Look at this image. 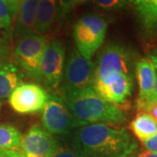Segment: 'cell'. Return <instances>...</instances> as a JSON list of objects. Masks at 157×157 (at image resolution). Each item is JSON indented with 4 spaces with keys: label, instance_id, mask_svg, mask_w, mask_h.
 I'll return each mask as SVG.
<instances>
[{
    "label": "cell",
    "instance_id": "1",
    "mask_svg": "<svg viewBox=\"0 0 157 157\" xmlns=\"http://www.w3.org/2000/svg\"><path fill=\"white\" fill-rule=\"evenodd\" d=\"M133 53L125 45L107 44L100 52L93 80V89L113 105L126 102L134 87Z\"/></svg>",
    "mask_w": 157,
    "mask_h": 157
},
{
    "label": "cell",
    "instance_id": "2",
    "mask_svg": "<svg viewBox=\"0 0 157 157\" xmlns=\"http://www.w3.org/2000/svg\"><path fill=\"white\" fill-rule=\"evenodd\" d=\"M137 147L126 129L113 128L106 124L80 127L73 135V148L83 157H128Z\"/></svg>",
    "mask_w": 157,
    "mask_h": 157
},
{
    "label": "cell",
    "instance_id": "3",
    "mask_svg": "<svg viewBox=\"0 0 157 157\" xmlns=\"http://www.w3.org/2000/svg\"><path fill=\"white\" fill-rule=\"evenodd\" d=\"M72 116L74 128L91 124L121 125L126 116L119 106L105 101L93 88L61 94Z\"/></svg>",
    "mask_w": 157,
    "mask_h": 157
},
{
    "label": "cell",
    "instance_id": "4",
    "mask_svg": "<svg viewBox=\"0 0 157 157\" xmlns=\"http://www.w3.org/2000/svg\"><path fill=\"white\" fill-rule=\"evenodd\" d=\"M107 30V22L102 17L86 15L80 17L73 26L77 51L84 58L91 59L103 44Z\"/></svg>",
    "mask_w": 157,
    "mask_h": 157
},
{
    "label": "cell",
    "instance_id": "5",
    "mask_svg": "<svg viewBox=\"0 0 157 157\" xmlns=\"http://www.w3.org/2000/svg\"><path fill=\"white\" fill-rule=\"evenodd\" d=\"M46 45L44 36L33 33L17 39L15 47L16 59L25 74L38 82H41L40 65Z\"/></svg>",
    "mask_w": 157,
    "mask_h": 157
},
{
    "label": "cell",
    "instance_id": "6",
    "mask_svg": "<svg viewBox=\"0 0 157 157\" xmlns=\"http://www.w3.org/2000/svg\"><path fill=\"white\" fill-rule=\"evenodd\" d=\"M94 64L82 56L77 50H73L68 58L61 94L79 92L93 88Z\"/></svg>",
    "mask_w": 157,
    "mask_h": 157
},
{
    "label": "cell",
    "instance_id": "7",
    "mask_svg": "<svg viewBox=\"0 0 157 157\" xmlns=\"http://www.w3.org/2000/svg\"><path fill=\"white\" fill-rule=\"evenodd\" d=\"M42 124L52 135H65L74 128L67 107L61 97L52 94L42 109Z\"/></svg>",
    "mask_w": 157,
    "mask_h": 157
},
{
    "label": "cell",
    "instance_id": "8",
    "mask_svg": "<svg viewBox=\"0 0 157 157\" xmlns=\"http://www.w3.org/2000/svg\"><path fill=\"white\" fill-rule=\"evenodd\" d=\"M65 50L56 39L52 40L45 47L40 65L41 81L50 89H57L64 75Z\"/></svg>",
    "mask_w": 157,
    "mask_h": 157
},
{
    "label": "cell",
    "instance_id": "9",
    "mask_svg": "<svg viewBox=\"0 0 157 157\" xmlns=\"http://www.w3.org/2000/svg\"><path fill=\"white\" fill-rule=\"evenodd\" d=\"M48 94L39 85L21 83L9 97L11 108L18 113L29 114L42 110L48 100Z\"/></svg>",
    "mask_w": 157,
    "mask_h": 157
},
{
    "label": "cell",
    "instance_id": "10",
    "mask_svg": "<svg viewBox=\"0 0 157 157\" xmlns=\"http://www.w3.org/2000/svg\"><path fill=\"white\" fill-rule=\"evenodd\" d=\"M58 147L53 135L39 125H34L22 137L20 152L25 157H51Z\"/></svg>",
    "mask_w": 157,
    "mask_h": 157
},
{
    "label": "cell",
    "instance_id": "11",
    "mask_svg": "<svg viewBox=\"0 0 157 157\" xmlns=\"http://www.w3.org/2000/svg\"><path fill=\"white\" fill-rule=\"evenodd\" d=\"M135 74L139 85V96L136 101V107L140 113H145L149 103L155 100V68L150 57L141 59L135 64Z\"/></svg>",
    "mask_w": 157,
    "mask_h": 157
},
{
    "label": "cell",
    "instance_id": "12",
    "mask_svg": "<svg viewBox=\"0 0 157 157\" xmlns=\"http://www.w3.org/2000/svg\"><path fill=\"white\" fill-rule=\"evenodd\" d=\"M39 0H24L17 13L13 37L18 39L35 33L36 11Z\"/></svg>",
    "mask_w": 157,
    "mask_h": 157
},
{
    "label": "cell",
    "instance_id": "13",
    "mask_svg": "<svg viewBox=\"0 0 157 157\" xmlns=\"http://www.w3.org/2000/svg\"><path fill=\"white\" fill-rule=\"evenodd\" d=\"M57 9L58 0H39L34 28L36 33L43 36L50 31L57 16Z\"/></svg>",
    "mask_w": 157,
    "mask_h": 157
},
{
    "label": "cell",
    "instance_id": "14",
    "mask_svg": "<svg viewBox=\"0 0 157 157\" xmlns=\"http://www.w3.org/2000/svg\"><path fill=\"white\" fill-rule=\"evenodd\" d=\"M22 73L11 63L0 64V101L10 97L13 90L21 84Z\"/></svg>",
    "mask_w": 157,
    "mask_h": 157
},
{
    "label": "cell",
    "instance_id": "15",
    "mask_svg": "<svg viewBox=\"0 0 157 157\" xmlns=\"http://www.w3.org/2000/svg\"><path fill=\"white\" fill-rule=\"evenodd\" d=\"M130 128L142 142L157 135V122L146 113H140L131 122Z\"/></svg>",
    "mask_w": 157,
    "mask_h": 157
},
{
    "label": "cell",
    "instance_id": "16",
    "mask_svg": "<svg viewBox=\"0 0 157 157\" xmlns=\"http://www.w3.org/2000/svg\"><path fill=\"white\" fill-rule=\"evenodd\" d=\"M22 135L11 125L0 124V149L18 150L21 147Z\"/></svg>",
    "mask_w": 157,
    "mask_h": 157
},
{
    "label": "cell",
    "instance_id": "17",
    "mask_svg": "<svg viewBox=\"0 0 157 157\" xmlns=\"http://www.w3.org/2000/svg\"><path fill=\"white\" fill-rule=\"evenodd\" d=\"M143 27L148 32L157 30V0H150L136 7Z\"/></svg>",
    "mask_w": 157,
    "mask_h": 157
},
{
    "label": "cell",
    "instance_id": "18",
    "mask_svg": "<svg viewBox=\"0 0 157 157\" xmlns=\"http://www.w3.org/2000/svg\"><path fill=\"white\" fill-rule=\"evenodd\" d=\"M11 13L6 0H0V30H8L11 25Z\"/></svg>",
    "mask_w": 157,
    "mask_h": 157
},
{
    "label": "cell",
    "instance_id": "19",
    "mask_svg": "<svg viewBox=\"0 0 157 157\" xmlns=\"http://www.w3.org/2000/svg\"><path fill=\"white\" fill-rule=\"evenodd\" d=\"M96 6L107 11H113L124 8L127 6V0H94Z\"/></svg>",
    "mask_w": 157,
    "mask_h": 157
},
{
    "label": "cell",
    "instance_id": "20",
    "mask_svg": "<svg viewBox=\"0 0 157 157\" xmlns=\"http://www.w3.org/2000/svg\"><path fill=\"white\" fill-rule=\"evenodd\" d=\"M74 8V0H58L57 15L60 21L65 20Z\"/></svg>",
    "mask_w": 157,
    "mask_h": 157
},
{
    "label": "cell",
    "instance_id": "21",
    "mask_svg": "<svg viewBox=\"0 0 157 157\" xmlns=\"http://www.w3.org/2000/svg\"><path fill=\"white\" fill-rule=\"evenodd\" d=\"M51 157H83L73 148H68L64 147H58Z\"/></svg>",
    "mask_w": 157,
    "mask_h": 157
},
{
    "label": "cell",
    "instance_id": "22",
    "mask_svg": "<svg viewBox=\"0 0 157 157\" xmlns=\"http://www.w3.org/2000/svg\"><path fill=\"white\" fill-rule=\"evenodd\" d=\"M23 2H24V0H6V3L8 5L9 11H10L12 18L17 15L18 9H19L20 6L22 5Z\"/></svg>",
    "mask_w": 157,
    "mask_h": 157
},
{
    "label": "cell",
    "instance_id": "23",
    "mask_svg": "<svg viewBox=\"0 0 157 157\" xmlns=\"http://www.w3.org/2000/svg\"><path fill=\"white\" fill-rule=\"evenodd\" d=\"M143 146H144V149L157 154V135L149 138L148 140L143 141Z\"/></svg>",
    "mask_w": 157,
    "mask_h": 157
},
{
    "label": "cell",
    "instance_id": "24",
    "mask_svg": "<svg viewBox=\"0 0 157 157\" xmlns=\"http://www.w3.org/2000/svg\"><path fill=\"white\" fill-rule=\"evenodd\" d=\"M146 113L149 114L157 122V100H153L146 108Z\"/></svg>",
    "mask_w": 157,
    "mask_h": 157
},
{
    "label": "cell",
    "instance_id": "25",
    "mask_svg": "<svg viewBox=\"0 0 157 157\" xmlns=\"http://www.w3.org/2000/svg\"><path fill=\"white\" fill-rule=\"evenodd\" d=\"M0 157H25L20 151L0 149Z\"/></svg>",
    "mask_w": 157,
    "mask_h": 157
},
{
    "label": "cell",
    "instance_id": "26",
    "mask_svg": "<svg viewBox=\"0 0 157 157\" xmlns=\"http://www.w3.org/2000/svg\"><path fill=\"white\" fill-rule=\"evenodd\" d=\"M129 156L131 157H157L156 153H152L146 150V149H141L139 151L136 152L135 150L132 155H130Z\"/></svg>",
    "mask_w": 157,
    "mask_h": 157
},
{
    "label": "cell",
    "instance_id": "27",
    "mask_svg": "<svg viewBox=\"0 0 157 157\" xmlns=\"http://www.w3.org/2000/svg\"><path fill=\"white\" fill-rule=\"evenodd\" d=\"M152 61L155 65V88H154V99L157 100V53L151 55Z\"/></svg>",
    "mask_w": 157,
    "mask_h": 157
},
{
    "label": "cell",
    "instance_id": "28",
    "mask_svg": "<svg viewBox=\"0 0 157 157\" xmlns=\"http://www.w3.org/2000/svg\"><path fill=\"white\" fill-rule=\"evenodd\" d=\"M128 1H129L132 4H134L135 6H139L140 5H142V4H145L147 2L150 1V0H128Z\"/></svg>",
    "mask_w": 157,
    "mask_h": 157
},
{
    "label": "cell",
    "instance_id": "29",
    "mask_svg": "<svg viewBox=\"0 0 157 157\" xmlns=\"http://www.w3.org/2000/svg\"><path fill=\"white\" fill-rule=\"evenodd\" d=\"M6 54V48L2 45H0V64L4 62V57Z\"/></svg>",
    "mask_w": 157,
    "mask_h": 157
},
{
    "label": "cell",
    "instance_id": "30",
    "mask_svg": "<svg viewBox=\"0 0 157 157\" xmlns=\"http://www.w3.org/2000/svg\"><path fill=\"white\" fill-rule=\"evenodd\" d=\"M90 0H74V6H80V5H84L88 3Z\"/></svg>",
    "mask_w": 157,
    "mask_h": 157
},
{
    "label": "cell",
    "instance_id": "31",
    "mask_svg": "<svg viewBox=\"0 0 157 157\" xmlns=\"http://www.w3.org/2000/svg\"><path fill=\"white\" fill-rule=\"evenodd\" d=\"M1 106H2V102H1V101H0V108H1Z\"/></svg>",
    "mask_w": 157,
    "mask_h": 157
}]
</instances>
